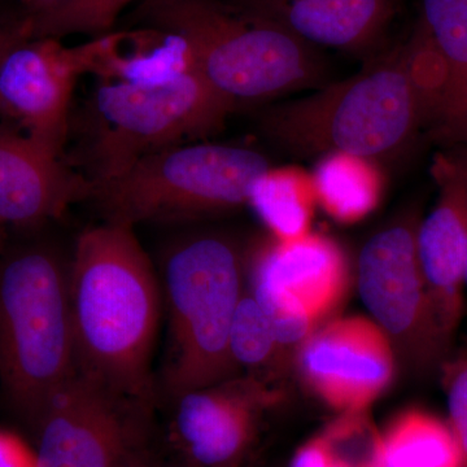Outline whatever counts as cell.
I'll use <instances>...</instances> for the list:
<instances>
[{
    "instance_id": "7",
    "label": "cell",
    "mask_w": 467,
    "mask_h": 467,
    "mask_svg": "<svg viewBox=\"0 0 467 467\" xmlns=\"http://www.w3.org/2000/svg\"><path fill=\"white\" fill-rule=\"evenodd\" d=\"M235 109L192 67L158 82H106L92 106V183L112 180L159 150L220 130Z\"/></svg>"
},
{
    "instance_id": "26",
    "label": "cell",
    "mask_w": 467,
    "mask_h": 467,
    "mask_svg": "<svg viewBox=\"0 0 467 467\" xmlns=\"http://www.w3.org/2000/svg\"><path fill=\"white\" fill-rule=\"evenodd\" d=\"M291 467H342L326 447L321 436L300 448L292 459Z\"/></svg>"
},
{
    "instance_id": "18",
    "label": "cell",
    "mask_w": 467,
    "mask_h": 467,
    "mask_svg": "<svg viewBox=\"0 0 467 467\" xmlns=\"http://www.w3.org/2000/svg\"><path fill=\"white\" fill-rule=\"evenodd\" d=\"M377 467H463L447 423L420 410L393 420L379 436Z\"/></svg>"
},
{
    "instance_id": "15",
    "label": "cell",
    "mask_w": 467,
    "mask_h": 467,
    "mask_svg": "<svg viewBox=\"0 0 467 467\" xmlns=\"http://www.w3.org/2000/svg\"><path fill=\"white\" fill-rule=\"evenodd\" d=\"M242 389L212 384L175 399V429L199 465L230 466L250 447L254 401Z\"/></svg>"
},
{
    "instance_id": "3",
    "label": "cell",
    "mask_w": 467,
    "mask_h": 467,
    "mask_svg": "<svg viewBox=\"0 0 467 467\" xmlns=\"http://www.w3.org/2000/svg\"><path fill=\"white\" fill-rule=\"evenodd\" d=\"M260 128L294 155L365 161L401 155L425 128L405 43L355 76L266 109Z\"/></svg>"
},
{
    "instance_id": "11",
    "label": "cell",
    "mask_w": 467,
    "mask_h": 467,
    "mask_svg": "<svg viewBox=\"0 0 467 467\" xmlns=\"http://www.w3.org/2000/svg\"><path fill=\"white\" fill-rule=\"evenodd\" d=\"M439 199L418 226V254L439 337L460 318L467 256V149L439 153L432 165Z\"/></svg>"
},
{
    "instance_id": "16",
    "label": "cell",
    "mask_w": 467,
    "mask_h": 467,
    "mask_svg": "<svg viewBox=\"0 0 467 467\" xmlns=\"http://www.w3.org/2000/svg\"><path fill=\"white\" fill-rule=\"evenodd\" d=\"M254 284L296 304L317 322L343 299L346 264L333 243L306 235L281 242L264 254L254 270Z\"/></svg>"
},
{
    "instance_id": "6",
    "label": "cell",
    "mask_w": 467,
    "mask_h": 467,
    "mask_svg": "<svg viewBox=\"0 0 467 467\" xmlns=\"http://www.w3.org/2000/svg\"><path fill=\"white\" fill-rule=\"evenodd\" d=\"M171 313L165 389L171 398L217 384L234 368L230 328L242 299V259L233 242L196 234L173 243L164 260Z\"/></svg>"
},
{
    "instance_id": "1",
    "label": "cell",
    "mask_w": 467,
    "mask_h": 467,
    "mask_svg": "<svg viewBox=\"0 0 467 467\" xmlns=\"http://www.w3.org/2000/svg\"><path fill=\"white\" fill-rule=\"evenodd\" d=\"M69 295L78 368L147 409L160 299L133 227L106 221L81 234L69 266Z\"/></svg>"
},
{
    "instance_id": "4",
    "label": "cell",
    "mask_w": 467,
    "mask_h": 467,
    "mask_svg": "<svg viewBox=\"0 0 467 467\" xmlns=\"http://www.w3.org/2000/svg\"><path fill=\"white\" fill-rule=\"evenodd\" d=\"M78 370L69 266L29 248L0 269V379L15 410L38 429L52 399Z\"/></svg>"
},
{
    "instance_id": "28",
    "label": "cell",
    "mask_w": 467,
    "mask_h": 467,
    "mask_svg": "<svg viewBox=\"0 0 467 467\" xmlns=\"http://www.w3.org/2000/svg\"><path fill=\"white\" fill-rule=\"evenodd\" d=\"M165 2V0H143L140 5H158V3Z\"/></svg>"
},
{
    "instance_id": "20",
    "label": "cell",
    "mask_w": 467,
    "mask_h": 467,
    "mask_svg": "<svg viewBox=\"0 0 467 467\" xmlns=\"http://www.w3.org/2000/svg\"><path fill=\"white\" fill-rule=\"evenodd\" d=\"M356 160L344 155L328 156L319 169V199L328 213L342 221L364 217L377 201L373 177H367L364 167L355 165Z\"/></svg>"
},
{
    "instance_id": "14",
    "label": "cell",
    "mask_w": 467,
    "mask_h": 467,
    "mask_svg": "<svg viewBox=\"0 0 467 467\" xmlns=\"http://www.w3.org/2000/svg\"><path fill=\"white\" fill-rule=\"evenodd\" d=\"M315 47L362 54L376 47L400 0H230Z\"/></svg>"
},
{
    "instance_id": "25",
    "label": "cell",
    "mask_w": 467,
    "mask_h": 467,
    "mask_svg": "<svg viewBox=\"0 0 467 467\" xmlns=\"http://www.w3.org/2000/svg\"><path fill=\"white\" fill-rule=\"evenodd\" d=\"M0 467H38L36 453L17 436L0 431Z\"/></svg>"
},
{
    "instance_id": "27",
    "label": "cell",
    "mask_w": 467,
    "mask_h": 467,
    "mask_svg": "<svg viewBox=\"0 0 467 467\" xmlns=\"http://www.w3.org/2000/svg\"><path fill=\"white\" fill-rule=\"evenodd\" d=\"M63 0H21L23 5V15L29 17L30 20L42 17L43 15L48 14Z\"/></svg>"
},
{
    "instance_id": "13",
    "label": "cell",
    "mask_w": 467,
    "mask_h": 467,
    "mask_svg": "<svg viewBox=\"0 0 467 467\" xmlns=\"http://www.w3.org/2000/svg\"><path fill=\"white\" fill-rule=\"evenodd\" d=\"M91 180L29 137L0 133V223H41L92 195Z\"/></svg>"
},
{
    "instance_id": "5",
    "label": "cell",
    "mask_w": 467,
    "mask_h": 467,
    "mask_svg": "<svg viewBox=\"0 0 467 467\" xmlns=\"http://www.w3.org/2000/svg\"><path fill=\"white\" fill-rule=\"evenodd\" d=\"M272 171L269 160L245 147L180 144L159 150L106 182L91 198L107 223L134 227L223 213L250 202L254 183Z\"/></svg>"
},
{
    "instance_id": "12",
    "label": "cell",
    "mask_w": 467,
    "mask_h": 467,
    "mask_svg": "<svg viewBox=\"0 0 467 467\" xmlns=\"http://www.w3.org/2000/svg\"><path fill=\"white\" fill-rule=\"evenodd\" d=\"M418 226L387 227L371 236L358 257V290L386 333L401 339H439L418 254Z\"/></svg>"
},
{
    "instance_id": "8",
    "label": "cell",
    "mask_w": 467,
    "mask_h": 467,
    "mask_svg": "<svg viewBox=\"0 0 467 467\" xmlns=\"http://www.w3.org/2000/svg\"><path fill=\"white\" fill-rule=\"evenodd\" d=\"M135 402L81 368L52 399L38 426V467H116L135 436Z\"/></svg>"
},
{
    "instance_id": "17",
    "label": "cell",
    "mask_w": 467,
    "mask_h": 467,
    "mask_svg": "<svg viewBox=\"0 0 467 467\" xmlns=\"http://www.w3.org/2000/svg\"><path fill=\"white\" fill-rule=\"evenodd\" d=\"M416 29L444 67V97L434 131L436 140L467 149V0H420Z\"/></svg>"
},
{
    "instance_id": "23",
    "label": "cell",
    "mask_w": 467,
    "mask_h": 467,
    "mask_svg": "<svg viewBox=\"0 0 467 467\" xmlns=\"http://www.w3.org/2000/svg\"><path fill=\"white\" fill-rule=\"evenodd\" d=\"M450 429L462 454L463 467H467V359L453 362L445 371Z\"/></svg>"
},
{
    "instance_id": "21",
    "label": "cell",
    "mask_w": 467,
    "mask_h": 467,
    "mask_svg": "<svg viewBox=\"0 0 467 467\" xmlns=\"http://www.w3.org/2000/svg\"><path fill=\"white\" fill-rule=\"evenodd\" d=\"M135 0H63L60 5L32 20L33 38L61 39L67 36H99L109 34L119 15Z\"/></svg>"
},
{
    "instance_id": "19",
    "label": "cell",
    "mask_w": 467,
    "mask_h": 467,
    "mask_svg": "<svg viewBox=\"0 0 467 467\" xmlns=\"http://www.w3.org/2000/svg\"><path fill=\"white\" fill-rule=\"evenodd\" d=\"M250 202L282 242L306 235L312 212L309 195L290 175L267 171L254 183Z\"/></svg>"
},
{
    "instance_id": "24",
    "label": "cell",
    "mask_w": 467,
    "mask_h": 467,
    "mask_svg": "<svg viewBox=\"0 0 467 467\" xmlns=\"http://www.w3.org/2000/svg\"><path fill=\"white\" fill-rule=\"evenodd\" d=\"M33 38V24L29 17L0 18V64L20 43Z\"/></svg>"
},
{
    "instance_id": "10",
    "label": "cell",
    "mask_w": 467,
    "mask_h": 467,
    "mask_svg": "<svg viewBox=\"0 0 467 467\" xmlns=\"http://www.w3.org/2000/svg\"><path fill=\"white\" fill-rule=\"evenodd\" d=\"M301 371L319 398L343 413H358L389 386L395 359L389 335L365 317L337 319L306 339Z\"/></svg>"
},
{
    "instance_id": "22",
    "label": "cell",
    "mask_w": 467,
    "mask_h": 467,
    "mask_svg": "<svg viewBox=\"0 0 467 467\" xmlns=\"http://www.w3.org/2000/svg\"><path fill=\"white\" fill-rule=\"evenodd\" d=\"M229 343L234 364L250 368L266 364L279 346L269 321L252 295H243L239 301Z\"/></svg>"
},
{
    "instance_id": "9",
    "label": "cell",
    "mask_w": 467,
    "mask_h": 467,
    "mask_svg": "<svg viewBox=\"0 0 467 467\" xmlns=\"http://www.w3.org/2000/svg\"><path fill=\"white\" fill-rule=\"evenodd\" d=\"M92 70H98L95 41L67 47L57 38L27 39L0 64V109L61 156L77 79Z\"/></svg>"
},
{
    "instance_id": "2",
    "label": "cell",
    "mask_w": 467,
    "mask_h": 467,
    "mask_svg": "<svg viewBox=\"0 0 467 467\" xmlns=\"http://www.w3.org/2000/svg\"><path fill=\"white\" fill-rule=\"evenodd\" d=\"M137 18L177 38L184 64L235 109L319 88L326 75L317 47L226 0H165Z\"/></svg>"
},
{
    "instance_id": "29",
    "label": "cell",
    "mask_w": 467,
    "mask_h": 467,
    "mask_svg": "<svg viewBox=\"0 0 467 467\" xmlns=\"http://www.w3.org/2000/svg\"><path fill=\"white\" fill-rule=\"evenodd\" d=\"M465 282L467 284V256H466Z\"/></svg>"
}]
</instances>
